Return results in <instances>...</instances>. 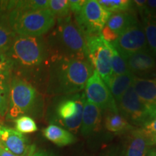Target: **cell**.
Returning a JSON list of instances; mask_svg holds the SVG:
<instances>
[{
    "mask_svg": "<svg viewBox=\"0 0 156 156\" xmlns=\"http://www.w3.org/2000/svg\"><path fill=\"white\" fill-rule=\"evenodd\" d=\"M46 91L50 95H73L85 88L94 69L87 58L49 56Z\"/></svg>",
    "mask_w": 156,
    "mask_h": 156,
    "instance_id": "1",
    "label": "cell"
},
{
    "mask_svg": "<svg viewBox=\"0 0 156 156\" xmlns=\"http://www.w3.org/2000/svg\"><path fill=\"white\" fill-rule=\"evenodd\" d=\"M12 63V73L26 80L36 73L48 61L49 50L47 42L41 37L17 36L7 51Z\"/></svg>",
    "mask_w": 156,
    "mask_h": 156,
    "instance_id": "2",
    "label": "cell"
},
{
    "mask_svg": "<svg viewBox=\"0 0 156 156\" xmlns=\"http://www.w3.org/2000/svg\"><path fill=\"white\" fill-rule=\"evenodd\" d=\"M54 27L47 41L49 56L86 58L85 36L72 15L56 20Z\"/></svg>",
    "mask_w": 156,
    "mask_h": 156,
    "instance_id": "3",
    "label": "cell"
},
{
    "mask_svg": "<svg viewBox=\"0 0 156 156\" xmlns=\"http://www.w3.org/2000/svg\"><path fill=\"white\" fill-rule=\"evenodd\" d=\"M42 108V98L34 85L24 78L12 75L6 119L15 120L28 115L37 116L41 113Z\"/></svg>",
    "mask_w": 156,
    "mask_h": 156,
    "instance_id": "4",
    "label": "cell"
},
{
    "mask_svg": "<svg viewBox=\"0 0 156 156\" xmlns=\"http://www.w3.org/2000/svg\"><path fill=\"white\" fill-rule=\"evenodd\" d=\"M11 26L17 36L41 37L55 26L56 17L48 9L8 12Z\"/></svg>",
    "mask_w": 156,
    "mask_h": 156,
    "instance_id": "5",
    "label": "cell"
},
{
    "mask_svg": "<svg viewBox=\"0 0 156 156\" xmlns=\"http://www.w3.org/2000/svg\"><path fill=\"white\" fill-rule=\"evenodd\" d=\"M85 42L86 58L108 86L113 76L111 67V44L101 34L86 36Z\"/></svg>",
    "mask_w": 156,
    "mask_h": 156,
    "instance_id": "6",
    "label": "cell"
},
{
    "mask_svg": "<svg viewBox=\"0 0 156 156\" xmlns=\"http://www.w3.org/2000/svg\"><path fill=\"white\" fill-rule=\"evenodd\" d=\"M73 15L76 23L86 36L101 34L112 13L98 0H85L81 9Z\"/></svg>",
    "mask_w": 156,
    "mask_h": 156,
    "instance_id": "7",
    "label": "cell"
},
{
    "mask_svg": "<svg viewBox=\"0 0 156 156\" xmlns=\"http://www.w3.org/2000/svg\"><path fill=\"white\" fill-rule=\"evenodd\" d=\"M85 94L76 93L58 103L55 114L58 122L68 131L77 132L80 129Z\"/></svg>",
    "mask_w": 156,
    "mask_h": 156,
    "instance_id": "8",
    "label": "cell"
},
{
    "mask_svg": "<svg viewBox=\"0 0 156 156\" xmlns=\"http://www.w3.org/2000/svg\"><path fill=\"white\" fill-rule=\"evenodd\" d=\"M84 90L85 98L101 110L119 113L117 105L110 90L95 69L87 80Z\"/></svg>",
    "mask_w": 156,
    "mask_h": 156,
    "instance_id": "9",
    "label": "cell"
},
{
    "mask_svg": "<svg viewBox=\"0 0 156 156\" xmlns=\"http://www.w3.org/2000/svg\"><path fill=\"white\" fill-rule=\"evenodd\" d=\"M112 44L124 58L136 52L148 49L145 32L140 22L122 33Z\"/></svg>",
    "mask_w": 156,
    "mask_h": 156,
    "instance_id": "10",
    "label": "cell"
},
{
    "mask_svg": "<svg viewBox=\"0 0 156 156\" xmlns=\"http://www.w3.org/2000/svg\"><path fill=\"white\" fill-rule=\"evenodd\" d=\"M121 115L127 121L143 126L150 120L147 108L142 102L132 85L117 103Z\"/></svg>",
    "mask_w": 156,
    "mask_h": 156,
    "instance_id": "11",
    "label": "cell"
},
{
    "mask_svg": "<svg viewBox=\"0 0 156 156\" xmlns=\"http://www.w3.org/2000/svg\"><path fill=\"white\" fill-rule=\"evenodd\" d=\"M0 145L17 156H28L35 151L34 145H29L24 134L2 124H0Z\"/></svg>",
    "mask_w": 156,
    "mask_h": 156,
    "instance_id": "12",
    "label": "cell"
},
{
    "mask_svg": "<svg viewBox=\"0 0 156 156\" xmlns=\"http://www.w3.org/2000/svg\"><path fill=\"white\" fill-rule=\"evenodd\" d=\"M138 22L136 15L130 11L113 13L101 30V34L106 41L112 44L122 33Z\"/></svg>",
    "mask_w": 156,
    "mask_h": 156,
    "instance_id": "13",
    "label": "cell"
},
{
    "mask_svg": "<svg viewBox=\"0 0 156 156\" xmlns=\"http://www.w3.org/2000/svg\"><path fill=\"white\" fill-rule=\"evenodd\" d=\"M132 85L136 95L147 108L150 120L155 118L156 80L134 77Z\"/></svg>",
    "mask_w": 156,
    "mask_h": 156,
    "instance_id": "14",
    "label": "cell"
},
{
    "mask_svg": "<svg viewBox=\"0 0 156 156\" xmlns=\"http://www.w3.org/2000/svg\"><path fill=\"white\" fill-rule=\"evenodd\" d=\"M101 119V110L98 107L89 102L85 98L83 112L80 126L81 134L87 136L92 134L98 128Z\"/></svg>",
    "mask_w": 156,
    "mask_h": 156,
    "instance_id": "15",
    "label": "cell"
},
{
    "mask_svg": "<svg viewBox=\"0 0 156 156\" xmlns=\"http://www.w3.org/2000/svg\"><path fill=\"white\" fill-rule=\"evenodd\" d=\"M129 71L132 73H146L155 67V56L149 50H144L132 54L125 58Z\"/></svg>",
    "mask_w": 156,
    "mask_h": 156,
    "instance_id": "16",
    "label": "cell"
},
{
    "mask_svg": "<svg viewBox=\"0 0 156 156\" xmlns=\"http://www.w3.org/2000/svg\"><path fill=\"white\" fill-rule=\"evenodd\" d=\"M43 134L46 139L60 147L71 145L76 142L75 136L72 132L54 124L44 129Z\"/></svg>",
    "mask_w": 156,
    "mask_h": 156,
    "instance_id": "17",
    "label": "cell"
},
{
    "mask_svg": "<svg viewBox=\"0 0 156 156\" xmlns=\"http://www.w3.org/2000/svg\"><path fill=\"white\" fill-rule=\"evenodd\" d=\"M151 141L142 129L132 132L126 149V156H145Z\"/></svg>",
    "mask_w": 156,
    "mask_h": 156,
    "instance_id": "18",
    "label": "cell"
},
{
    "mask_svg": "<svg viewBox=\"0 0 156 156\" xmlns=\"http://www.w3.org/2000/svg\"><path fill=\"white\" fill-rule=\"evenodd\" d=\"M134 77L135 76L134 74L129 71L122 75L112 76L108 87L110 90L116 104L126 90L132 85Z\"/></svg>",
    "mask_w": 156,
    "mask_h": 156,
    "instance_id": "19",
    "label": "cell"
},
{
    "mask_svg": "<svg viewBox=\"0 0 156 156\" xmlns=\"http://www.w3.org/2000/svg\"><path fill=\"white\" fill-rule=\"evenodd\" d=\"M16 36L9 22L8 12L0 11V51L7 52Z\"/></svg>",
    "mask_w": 156,
    "mask_h": 156,
    "instance_id": "20",
    "label": "cell"
},
{
    "mask_svg": "<svg viewBox=\"0 0 156 156\" xmlns=\"http://www.w3.org/2000/svg\"><path fill=\"white\" fill-rule=\"evenodd\" d=\"M142 26L146 37L149 51L156 56V15L142 13Z\"/></svg>",
    "mask_w": 156,
    "mask_h": 156,
    "instance_id": "21",
    "label": "cell"
},
{
    "mask_svg": "<svg viewBox=\"0 0 156 156\" xmlns=\"http://www.w3.org/2000/svg\"><path fill=\"white\" fill-rule=\"evenodd\" d=\"M106 129L114 133L123 132L132 128L127 121L119 113L108 112L105 120Z\"/></svg>",
    "mask_w": 156,
    "mask_h": 156,
    "instance_id": "22",
    "label": "cell"
},
{
    "mask_svg": "<svg viewBox=\"0 0 156 156\" xmlns=\"http://www.w3.org/2000/svg\"><path fill=\"white\" fill-rule=\"evenodd\" d=\"M10 75L0 74V118H5L8 109Z\"/></svg>",
    "mask_w": 156,
    "mask_h": 156,
    "instance_id": "23",
    "label": "cell"
},
{
    "mask_svg": "<svg viewBox=\"0 0 156 156\" xmlns=\"http://www.w3.org/2000/svg\"><path fill=\"white\" fill-rule=\"evenodd\" d=\"M48 2H49V0L13 1L12 10L16 9L20 11H38L48 9Z\"/></svg>",
    "mask_w": 156,
    "mask_h": 156,
    "instance_id": "24",
    "label": "cell"
},
{
    "mask_svg": "<svg viewBox=\"0 0 156 156\" xmlns=\"http://www.w3.org/2000/svg\"><path fill=\"white\" fill-rule=\"evenodd\" d=\"M98 2L112 14L129 12L133 7V1L129 0H98Z\"/></svg>",
    "mask_w": 156,
    "mask_h": 156,
    "instance_id": "25",
    "label": "cell"
},
{
    "mask_svg": "<svg viewBox=\"0 0 156 156\" xmlns=\"http://www.w3.org/2000/svg\"><path fill=\"white\" fill-rule=\"evenodd\" d=\"M111 67L113 75H119L129 72L125 58L111 44Z\"/></svg>",
    "mask_w": 156,
    "mask_h": 156,
    "instance_id": "26",
    "label": "cell"
},
{
    "mask_svg": "<svg viewBox=\"0 0 156 156\" xmlns=\"http://www.w3.org/2000/svg\"><path fill=\"white\" fill-rule=\"evenodd\" d=\"M48 9L56 20L64 18L71 15L68 0H49Z\"/></svg>",
    "mask_w": 156,
    "mask_h": 156,
    "instance_id": "27",
    "label": "cell"
},
{
    "mask_svg": "<svg viewBox=\"0 0 156 156\" xmlns=\"http://www.w3.org/2000/svg\"><path fill=\"white\" fill-rule=\"evenodd\" d=\"M15 129L22 134L33 133L38 130L34 119L30 116H22L14 120Z\"/></svg>",
    "mask_w": 156,
    "mask_h": 156,
    "instance_id": "28",
    "label": "cell"
},
{
    "mask_svg": "<svg viewBox=\"0 0 156 156\" xmlns=\"http://www.w3.org/2000/svg\"><path fill=\"white\" fill-rule=\"evenodd\" d=\"M12 63L7 52L0 51V74L12 75Z\"/></svg>",
    "mask_w": 156,
    "mask_h": 156,
    "instance_id": "29",
    "label": "cell"
},
{
    "mask_svg": "<svg viewBox=\"0 0 156 156\" xmlns=\"http://www.w3.org/2000/svg\"><path fill=\"white\" fill-rule=\"evenodd\" d=\"M141 129L151 140L156 135V117L146 122Z\"/></svg>",
    "mask_w": 156,
    "mask_h": 156,
    "instance_id": "30",
    "label": "cell"
},
{
    "mask_svg": "<svg viewBox=\"0 0 156 156\" xmlns=\"http://www.w3.org/2000/svg\"><path fill=\"white\" fill-rule=\"evenodd\" d=\"M68 2H69L71 13L75 14L81 9L84 2H85V0H68Z\"/></svg>",
    "mask_w": 156,
    "mask_h": 156,
    "instance_id": "31",
    "label": "cell"
},
{
    "mask_svg": "<svg viewBox=\"0 0 156 156\" xmlns=\"http://www.w3.org/2000/svg\"><path fill=\"white\" fill-rule=\"evenodd\" d=\"M143 12L149 13L151 15H156V0H149L147 1L145 8L140 14Z\"/></svg>",
    "mask_w": 156,
    "mask_h": 156,
    "instance_id": "32",
    "label": "cell"
},
{
    "mask_svg": "<svg viewBox=\"0 0 156 156\" xmlns=\"http://www.w3.org/2000/svg\"><path fill=\"white\" fill-rule=\"evenodd\" d=\"M0 156H17V155H15L14 154L10 153V152L7 151V150H5V148L2 147V145H0Z\"/></svg>",
    "mask_w": 156,
    "mask_h": 156,
    "instance_id": "33",
    "label": "cell"
},
{
    "mask_svg": "<svg viewBox=\"0 0 156 156\" xmlns=\"http://www.w3.org/2000/svg\"><path fill=\"white\" fill-rule=\"evenodd\" d=\"M145 156H156V150L149 149L146 153Z\"/></svg>",
    "mask_w": 156,
    "mask_h": 156,
    "instance_id": "34",
    "label": "cell"
},
{
    "mask_svg": "<svg viewBox=\"0 0 156 156\" xmlns=\"http://www.w3.org/2000/svg\"><path fill=\"white\" fill-rule=\"evenodd\" d=\"M32 156H47V153L41 151V152H38V153H34L32 155Z\"/></svg>",
    "mask_w": 156,
    "mask_h": 156,
    "instance_id": "35",
    "label": "cell"
},
{
    "mask_svg": "<svg viewBox=\"0 0 156 156\" xmlns=\"http://www.w3.org/2000/svg\"><path fill=\"white\" fill-rule=\"evenodd\" d=\"M151 141V145H156V135L152 138Z\"/></svg>",
    "mask_w": 156,
    "mask_h": 156,
    "instance_id": "36",
    "label": "cell"
},
{
    "mask_svg": "<svg viewBox=\"0 0 156 156\" xmlns=\"http://www.w3.org/2000/svg\"><path fill=\"white\" fill-rule=\"evenodd\" d=\"M47 156H54V155H51H51H48V154H47Z\"/></svg>",
    "mask_w": 156,
    "mask_h": 156,
    "instance_id": "37",
    "label": "cell"
},
{
    "mask_svg": "<svg viewBox=\"0 0 156 156\" xmlns=\"http://www.w3.org/2000/svg\"><path fill=\"white\" fill-rule=\"evenodd\" d=\"M33 154H34V153H32V154H30V155H29L28 156H32V155H33Z\"/></svg>",
    "mask_w": 156,
    "mask_h": 156,
    "instance_id": "38",
    "label": "cell"
},
{
    "mask_svg": "<svg viewBox=\"0 0 156 156\" xmlns=\"http://www.w3.org/2000/svg\"><path fill=\"white\" fill-rule=\"evenodd\" d=\"M0 124H2V123H1V121H0Z\"/></svg>",
    "mask_w": 156,
    "mask_h": 156,
    "instance_id": "39",
    "label": "cell"
}]
</instances>
